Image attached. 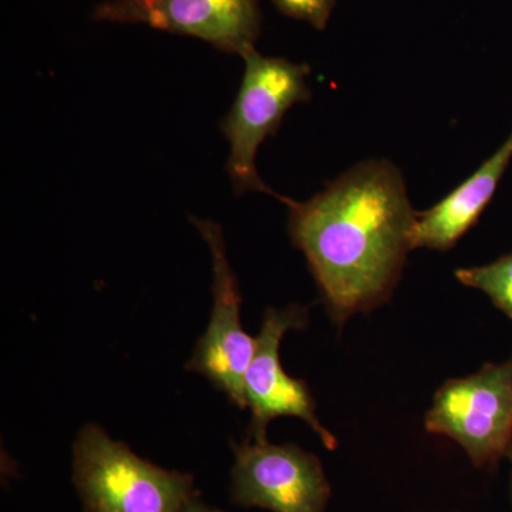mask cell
<instances>
[{
	"label": "cell",
	"mask_w": 512,
	"mask_h": 512,
	"mask_svg": "<svg viewBox=\"0 0 512 512\" xmlns=\"http://www.w3.org/2000/svg\"><path fill=\"white\" fill-rule=\"evenodd\" d=\"M284 204L293 245L336 325L389 301L414 249L419 215L396 165L363 161L311 200Z\"/></svg>",
	"instance_id": "cell-1"
},
{
	"label": "cell",
	"mask_w": 512,
	"mask_h": 512,
	"mask_svg": "<svg viewBox=\"0 0 512 512\" xmlns=\"http://www.w3.org/2000/svg\"><path fill=\"white\" fill-rule=\"evenodd\" d=\"M73 483L86 512H187L194 478L165 470L87 424L73 446Z\"/></svg>",
	"instance_id": "cell-2"
},
{
	"label": "cell",
	"mask_w": 512,
	"mask_h": 512,
	"mask_svg": "<svg viewBox=\"0 0 512 512\" xmlns=\"http://www.w3.org/2000/svg\"><path fill=\"white\" fill-rule=\"evenodd\" d=\"M241 57L245 63L241 87L221 121L222 133L229 141L227 173L235 194L262 192L284 202L286 197L276 194L259 177L256 154L266 138L278 133L286 111L311 99V67L262 56L255 47Z\"/></svg>",
	"instance_id": "cell-3"
},
{
	"label": "cell",
	"mask_w": 512,
	"mask_h": 512,
	"mask_svg": "<svg viewBox=\"0 0 512 512\" xmlns=\"http://www.w3.org/2000/svg\"><path fill=\"white\" fill-rule=\"evenodd\" d=\"M426 430L456 441L477 467H493L512 447V357L451 379L437 390Z\"/></svg>",
	"instance_id": "cell-4"
},
{
	"label": "cell",
	"mask_w": 512,
	"mask_h": 512,
	"mask_svg": "<svg viewBox=\"0 0 512 512\" xmlns=\"http://www.w3.org/2000/svg\"><path fill=\"white\" fill-rule=\"evenodd\" d=\"M231 501L271 512H326L332 488L315 454L296 444L232 443Z\"/></svg>",
	"instance_id": "cell-5"
},
{
	"label": "cell",
	"mask_w": 512,
	"mask_h": 512,
	"mask_svg": "<svg viewBox=\"0 0 512 512\" xmlns=\"http://www.w3.org/2000/svg\"><path fill=\"white\" fill-rule=\"evenodd\" d=\"M210 248L212 259V311L210 325L198 339L187 370L200 373L239 409H247L245 375L255 352V339L242 329V296L217 222L190 218Z\"/></svg>",
	"instance_id": "cell-6"
},
{
	"label": "cell",
	"mask_w": 512,
	"mask_h": 512,
	"mask_svg": "<svg viewBox=\"0 0 512 512\" xmlns=\"http://www.w3.org/2000/svg\"><path fill=\"white\" fill-rule=\"evenodd\" d=\"M309 309L292 305L284 309L266 308L261 332L255 339V352L245 375V399L251 410L247 440L266 441V430L276 417H299L322 440L323 446L335 450L338 440L320 423L316 403L308 384L293 379L281 363V342L289 330L308 326Z\"/></svg>",
	"instance_id": "cell-7"
},
{
	"label": "cell",
	"mask_w": 512,
	"mask_h": 512,
	"mask_svg": "<svg viewBox=\"0 0 512 512\" xmlns=\"http://www.w3.org/2000/svg\"><path fill=\"white\" fill-rule=\"evenodd\" d=\"M101 22L143 23L164 32L198 37L242 56L261 32L258 0H107L94 10Z\"/></svg>",
	"instance_id": "cell-8"
},
{
	"label": "cell",
	"mask_w": 512,
	"mask_h": 512,
	"mask_svg": "<svg viewBox=\"0 0 512 512\" xmlns=\"http://www.w3.org/2000/svg\"><path fill=\"white\" fill-rule=\"evenodd\" d=\"M512 160V131L503 146L456 190L417 215L414 249L446 252L481 217Z\"/></svg>",
	"instance_id": "cell-9"
},
{
	"label": "cell",
	"mask_w": 512,
	"mask_h": 512,
	"mask_svg": "<svg viewBox=\"0 0 512 512\" xmlns=\"http://www.w3.org/2000/svg\"><path fill=\"white\" fill-rule=\"evenodd\" d=\"M456 278L484 292L512 320V252L491 264L457 269Z\"/></svg>",
	"instance_id": "cell-10"
},
{
	"label": "cell",
	"mask_w": 512,
	"mask_h": 512,
	"mask_svg": "<svg viewBox=\"0 0 512 512\" xmlns=\"http://www.w3.org/2000/svg\"><path fill=\"white\" fill-rule=\"evenodd\" d=\"M335 2L336 0H274L276 8L286 16L311 23L313 28L319 30L328 25Z\"/></svg>",
	"instance_id": "cell-11"
},
{
	"label": "cell",
	"mask_w": 512,
	"mask_h": 512,
	"mask_svg": "<svg viewBox=\"0 0 512 512\" xmlns=\"http://www.w3.org/2000/svg\"><path fill=\"white\" fill-rule=\"evenodd\" d=\"M187 512H224L217 510V508H212L210 505H207L204 503V501H201L200 497L195 498L194 501H192L190 508H188Z\"/></svg>",
	"instance_id": "cell-12"
},
{
	"label": "cell",
	"mask_w": 512,
	"mask_h": 512,
	"mask_svg": "<svg viewBox=\"0 0 512 512\" xmlns=\"http://www.w3.org/2000/svg\"><path fill=\"white\" fill-rule=\"evenodd\" d=\"M511 494H512V477H511Z\"/></svg>",
	"instance_id": "cell-13"
}]
</instances>
